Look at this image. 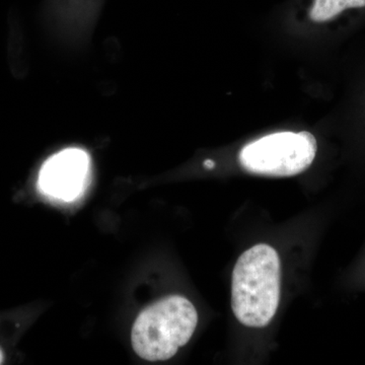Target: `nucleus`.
Instances as JSON below:
<instances>
[{"label":"nucleus","mask_w":365,"mask_h":365,"mask_svg":"<svg viewBox=\"0 0 365 365\" xmlns=\"http://www.w3.org/2000/svg\"><path fill=\"white\" fill-rule=\"evenodd\" d=\"M281 262L276 250L260 244L240 257L232 273V307L235 318L250 328L267 326L280 302Z\"/></svg>","instance_id":"nucleus-1"},{"label":"nucleus","mask_w":365,"mask_h":365,"mask_svg":"<svg viewBox=\"0 0 365 365\" xmlns=\"http://www.w3.org/2000/svg\"><path fill=\"white\" fill-rule=\"evenodd\" d=\"M198 314L190 300L173 295L158 300L139 314L132 328L134 351L148 361L172 359L191 339Z\"/></svg>","instance_id":"nucleus-2"},{"label":"nucleus","mask_w":365,"mask_h":365,"mask_svg":"<svg viewBox=\"0 0 365 365\" xmlns=\"http://www.w3.org/2000/svg\"><path fill=\"white\" fill-rule=\"evenodd\" d=\"M317 153L309 132H278L247 144L240 153L242 169L267 177H292L309 169Z\"/></svg>","instance_id":"nucleus-3"},{"label":"nucleus","mask_w":365,"mask_h":365,"mask_svg":"<svg viewBox=\"0 0 365 365\" xmlns=\"http://www.w3.org/2000/svg\"><path fill=\"white\" fill-rule=\"evenodd\" d=\"M90 157L85 150L68 148L53 155L43 165L39 189L55 200H76L88 184Z\"/></svg>","instance_id":"nucleus-4"},{"label":"nucleus","mask_w":365,"mask_h":365,"mask_svg":"<svg viewBox=\"0 0 365 365\" xmlns=\"http://www.w3.org/2000/svg\"><path fill=\"white\" fill-rule=\"evenodd\" d=\"M365 7V0H314L309 18L314 23L332 21L346 9Z\"/></svg>","instance_id":"nucleus-5"},{"label":"nucleus","mask_w":365,"mask_h":365,"mask_svg":"<svg viewBox=\"0 0 365 365\" xmlns=\"http://www.w3.org/2000/svg\"><path fill=\"white\" fill-rule=\"evenodd\" d=\"M204 167L207 168V169H212L215 168V162L211 160H207L204 162Z\"/></svg>","instance_id":"nucleus-6"},{"label":"nucleus","mask_w":365,"mask_h":365,"mask_svg":"<svg viewBox=\"0 0 365 365\" xmlns=\"http://www.w3.org/2000/svg\"><path fill=\"white\" fill-rule=\"evenodd\" d=\"M4 351H2L1 348H0V364H1L2 362H4Z\"/></svg>","instance_id":"nucleus-7"}]
</instances>
